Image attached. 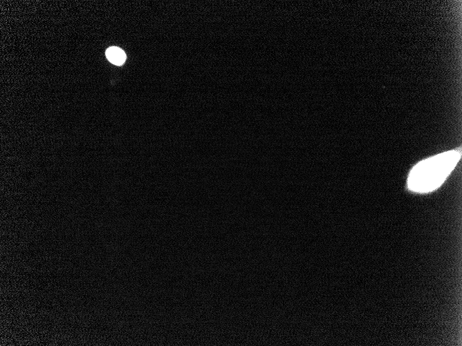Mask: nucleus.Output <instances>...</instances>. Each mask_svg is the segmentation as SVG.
<instances>
[{"label":"nucleus","mask_w":462,"mask_h":346,"mask_svg":"<svg viewBox=\"0 0 462 346\" xmlns=\"http://www.w3.org/2000/svg\"><path fill=\"white\" fill-rule=\"evenodd\" d=\"M461 158L458 150L449 151L417 163L407 177L408 189L416 193H428L438 189Z\"/></svg>","instance_id":"obj_1"},{"label":"nucleus","mask_w":462,"mask_h":346,"mask_svg":"<svg viewBox=\"0 0 462 346\" xmlns=\"http://www.w3.org/2000/svg\"><path fill=\"white\" fill-rule=\"evenodd\" d=\"M106 56L112 64L118 66L122 65L126 59L124 52L115 46L110 47L107 50Z\"/></svg>","instance_id":"obj_2"}]
</instances>
